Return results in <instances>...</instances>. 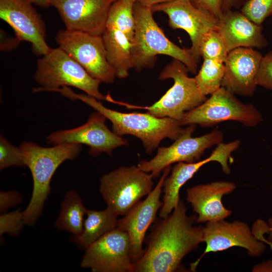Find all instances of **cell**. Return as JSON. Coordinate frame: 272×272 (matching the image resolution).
I'll return each mask as SVG.
<instances>
[{"label":"cell","mask_w":272,"mask_h":272,"mask_svg":"<svg viewBox=\"0 0 272 272\" xmlns=\"http://www.w3.org/2000/svg\"><path fill=\"white\" fill-rule=\"evenodd\" d=\"M87 209L81 198L74 189L68 191L61 202L58 218L54 223L57 229L71 233L74 238L82 234Z\"/></svg>","instance_id":"obj_24"},{"label":"cell","mask_w":272,"mask_h":272,"mask_svg":"<svg viewBox=\"0 0 272 272\" xmlns=\"http://www.w3.org/2000/svg\"><path fill=\"white\" fill-rule=\"evenodd\" d=\"M224 68L223 61L203 59L200 69L194 77L197 86L203 95H211L221 87Z\"/></svg>","instance_id":"obj_26"},{"label":"cell","mask_w":272,"mask_h":272,"mask_svg":"<svg viewBox=\"0 0 272 272\" xmlns=\"http://www.w3.org/2000/svg\"><path fill=\"white\" fill-rule=\"evenodd\" d=\"M34 79L42 86L34 88V93L71 86L98 100L110 101L111 98L100 92L99 86L101 82L99 80L91 76L59 47L51 48L48 53L38 60Z\"/></svg>","instance_id":"obj_5"},{"label":"cell","mask_w":272,"mask_h":272,"mask_svg":"<svg viewBox=\"0 0 272 272\" xmlns=\"http://www.w3.org/2000/svg\"><path fill=\"white\" fill-rule=\"evenodd\" d=\"M171 169L170 166L163 170L156 187L144 200L140 201L123 218L118 219L116 228L126 232L129 236L133 262L143 254V243L146 232L155 221L156 214L162 206L160 196L164 180Z\"/></svg>","instance_id":"obj_17"},{"label":"cell","mask_w":272,"mask_h":272,"mask_svg":"<svg viewBox=\"0 0 272 272\" xmlns=\"http://www.w3.org/2000/svg\"><path fill=\"white\" fill-rule=\"evenodd\" d=\"M107 60L114 69L116 76L125 78L132 69V42L121 31L105 27L102 34Z\"/></svg>","instance_id":"obj_22"},{"label":"cell","mask_w":272,"mask_h":272,"mask_svg":"<svg viewBox=\"0 0 272 272\" xmlns=\"http://www.w3.org/2000/svg\"><path fill=\"white\" fill-rule=\"evenodd\" d=\"M29 0H0V18L13 29L20 41L31 44L35 54L43 56L51 48L46 41L44 23Z\"/></svg>","instance_id":"obj_15"},{"label":"cell","mask_w":272,"mask_h":272,"mask_svg":"<svg viewBox=\"0 0 272 272\" xmlns=\"http://www.w3.org/2000/svg\"><path fill=\"white\" fill-rule=\"evenodd\" d=\"M263 55L253 48L239 47L230 51L224 61L221 87L243 96L253 95L256 78Z\"/></svg>","instance_id":"obj_19"},{"label":"cell","mask_w":272,"mask_h":272,"mask_svg":"<svg viewBox=\"0 0 272 272\" xmlns=\"http://www.w3.org/2000/svg\"><path fill=\"white\" fill-rule=\"evenodd\" d=\"M240 144L239 140L228 143H221L217 145L208 158L202 160L194 163H177L164 182L163 188L164 195L159 217L164 218L172 212L180 200L179 192L182 186L206 164L212 161L218 162L221 165L224 173L230 174L231 170L229 160L232 162L231 154L238 148Z\"/></svg>","instance_id":"obj_14"},{"label":"cell","mask_w":272,"mask_h":272,"mask_svg":"<svg viewBox=\"0 0 272 272\" xmlns=\"http://www.w3.org/2000/svg\"><path fill=\"white\" fill-rule=\"evenodd\" d=\"M22 201V198L21 195L16 191H1V214L5 213L9 208L19 204Z\"/></svg>","instance_id":"obj_33"},{"label":"cell","mask_w":272,"mask_h":272,"mask_svg":"<svg viewBox=\"0 0 272 272\" xmlns=\"http://www.w3.org/2000/svg\"><path fill=\"white\" fill-rule=\"evenodd\" d=\"M182 62L173 59L160 73L159 79H172L173 86L153 105L145 108L158 117H169L179 121L184 113L197 107L207 99L198 89L194 78Z\"/></svg>","instance_id":"obj_6"},{"label":"cell","mask_w":272,"mask_h":272,"mask_svg":"<svg viewBox=\"0 0 272 272\" xmlns=\"http://www.w3.org/2000/svg\"><path fill=\"white\" fill-rule=\"evenodd\" d=\"M187 210L180 200L170 214L157 223L130 272L185 271L182 259L203 242V227L193 225L197 216H188Z\"/></svg>","instance_id":"obj_1"},{"label":"cell","mask_w":272,"mask_h":272,"mask_svg":"<svg viewBox=\"0 0 272 272\" xmlns=\"http://www.w3.org/2000/svg\"><path fill=\"white\" fill-rule=\"evenodd\" d=\"M266 233L267 234V238H265V239L272 244V216L270 217L266 223L265 226Z\"/></svg>","instance_id":"obj_37"},{"label":"cell","mask_w":272,"mask_h":272,"mask_svg":"<svg viewBox=\"0 0 272 272\" xmlns=\"http://www.w3.org/2000/svg\"><path fill=\"white\" fill-rule=\"evenodd\" d=\"M83 230L73 241L86 249L109 231L116 228L118 216L109 208L103 210H87Z\"/></svg>","instance_id":"obj_23"},{"label":"cell","mask_w":272,"mask_h":272,"mask_svg":"<svg viewBox=\"0 0 272 272\" xmlns=\"http://www.w3.org/2000/svg\"><path fill=\"white\" fill-rule=\"evenodd\" d=\"M135 0H116L110 7L106 27L117 29L132 42L135 29L133 8Z\"/></svg>","instance_id":"obj_25"},{"label":"cell","mask_w":272,"mask_h":272,"mask_svg":"<svg viewBox=\"0 0 272 272\" xmlns=\"http://www.w3.org/2000/svg\"><path fill=\"white\" fill-rule=\"evenodd\" d=\"M236 121L254 127L263 120L261 113L252 104H245L221 87L202 104L184 113L179 121L181 126H214L225 121Z\"/></svg>","instance_id":"obj_7"},{"label":"cell","mask_w":272,"mask_h":272,"mask_svg":"<svg viewBox=\"0 0 272 272\" xmlns=\"http://www.w3.org/2000/svg\"><path fill=\"white\" fill-rule=\"evenodd\" d=\"M106 118L100 112L92 113L83 125L71 129L51 133L47 143L54 146L72 144L89 147L88 153L93 157L105 153L111 155L117 147L128 145L127 140L111 131L106 125Z\"/></svg>","instance_id":"obj_13"},{"label":"cell","mask_w":272,"mask_h":272,"mask_svg":"<svg viewBox=\"0 0 272 272\" xmlns=\"http://www.w3.org/2000/svg\"><path fill=\"white\" fill-rule=\"evenodd\" d=\"M153 13L162 12L168 17L169 25L173 29H182L188 34L191 45L189 50L198 62V46L202 36L218 28V19L208 12L196 7L191 0H173L151 8Z\"/></svg>","instance_id":"obj_16"},{"label":"cell","mask_w":272,"mask_h":272,"mask_svg":"<svg viewBox=\"0 0 272 272\" xmlns=\"http://www.w3.org/2000/svg\"><path fill=\"white\" fill-rule=\"evenodd\" d=\"M172 1L173 0H135V2L142 6L151 8L155 5L165 3Z\"/></svg>","instance_id":"obj_36"},{"label":"cell","mask_w":272,"mask_h":272,"mask_svg":"<svg viewBox=\"0 0 272 272\" xmlns=\"http://www.w3.org/2000/svg\"><path fill=\"white\" fill-rule=\"evenodd\" d=\"M217 30L223 38L229 52L239 47L260 49L268 44L262 25L250 20L240 11L224 12L218 19Z\"/></svg>","instance_id":"obj_21"},{"label":"cell","mask_w":272,"mask_h":272,"mask_svg":"<svg viewBox=\"0 0 272 272\" xmlns=\"http://www.w3.org/2000/svg\"><path fill=\"white\" fill-rule=\"evenodd\" d=\"M13 166H25L22 152L19 147L14 146L1 135L0 169L2 170Z\"/></svg>","instance_id":"obj_29"},{"label":"cell","mask_w":272,"mask_h":272,"mask_svg":"<svg viewBox=\"0 0 272 272\" xmlns=\"http://www.w3.org/2000/svg\"><path fill=\"white\" fill-rule=\"evenodd\" d=\"M198 52L203 59L217 60L224 62L229 51L221 34L217 30H212L201 37Z\"/></svg>","instance_id":"obj_27"},{"label":"cell","mask_w":272,"mask_h":272,"mask_svg":"<svg viewBox=\"0 0 272 272\" xmlns=\"http://www.w3.org/2000/svg\"><path fill=\"white\" fill-rule=\"evenodd\" d=\"M134 35L132 42V69L142 70L152 67L158 55H165L177 59L196 74L198 62L189 48H181L171 41L155 21L151 8L135 3Z\"/></svg>","instance_id":"obj_4"},{"label":"cell","mask_w":272,"mask_h":272,"mask_svg":"<svg viewBox=\"0 0 272 272\" xmlns=\"http://www.w3.org/2000/svg\"><path fill=\"white\" fill-rule=\"evenodd\" d=\"M62 96L78 99L89 105L109 120L113 131L118 135L130 134L139 139L147 153H152L165 138L175 140L181 133L178 120L169 117H158L147 113H124L109 109L98 99L88 95L77 94L67 87L58 90Z\"/></svg>","instance_id":"obj_2"},{"label":"cell","mask_w":272,"mask_h":272,"mask_svg":"<svg viewBox=\"0 0 272 272\" xmlns=\"http://www.w3.org/2000/svg\"><path fill=\"white\" fill-rule=\"evenodd\" d=\"M236 188L233 182L216 181L187 188L186 200L197 215L196 222L220 221L230 216L232 212L224 207L222 197L232 193Z\"/></svg>","instance_id":"obj_20"},{"label":"cell","mask_w":272,"mask_h":272,"mask_svg":"<svg viewBox=\"0 0 272 272\" xmlns=\"http://www.w3.org/2000/svg\"><path fill=\"white\" fill-rule=\"evenodd\" d=\"M256 82L257 86L272 91V50L263 56Z\"/></svg>","instance_id":"obj_31"},{"label":"cell","mask_w":272,"mask_h":272,"mask_svg":"<svg viewBox=\"0 0 272 272\" xmlns=\"http://www.w3.org/2000/svg\"><path fill=\"white\" fill-rule=\"evenodd\" d=\"M116 0H53L65 29L102 35L111 6Z\"/></svg>","instance_id":"obj_18"},{"label":"cell","mask_w":272,"mask_h":272,"mask_svg":"<svg viewBox=\"0 0 272 272\" xmlns=\"http://www.w3.org/2000/svg\"><path fill=\"white\" fill-rule=\"evenodd\" d=\"M247 0H223L222 9L223 12L237 9L244 4Z\"/></svg>","instance_id":"obj_34"},{"label":"cell","mask_w":272,"mask_h":272,"mask_svg":"<svg viewBox=\"0 0 272 272\" xmlns=\"http://www.w3.org/2000/svg\"><path fill=\"white\" fill-rule=\"evenodd\" d=\"M55 40L59 47L79 63L93 78L112 83L115 72L109 64L101 35L60 30Z\"/></svg>","instance_id":"obj_10"},{"label":"cell","mask_w":272,"mask_h":272,"mask_svg":"<svg viewBox=\"0 0 272 272\" xmlns=\"http://www.w3.org/2000/svg\"><path fill=\"white\" fill-rule=\"evenodd\" d=\"M24 225L23 213L19 209L9 213L1 214V237L6 233L13 236L18 235Z\"/></svg>","instance_id":"obj_30"},{"label":"cell","mask_w":272,"mask_h":272,"mask_svg":"<svg viewBox=\"0 0 272 272\" xmlns=\"http://www.w3.org/2000/svg\"><path fill=\"white\" fill-rule=\"evenodd\" d=\"M153 178L138 166H122L102 176L99 190L107 207L124 216L152 191Z\"/></svg>","instance_id":"obj_8"},{"label":"cell","mask_w":272,"mask_h":272,"mask_svg":"<svg viewBox=\"0 0 272 272\" xmlns=\"http://www.w3.org/2000/svg\"><path fill=\"white\" fill-rule=\"evenodd\" d=\"M203 242L206 244L205 251L199 258L190 264L191 271L195 270L201 258L210 252L240 247L245 249L250 256L255 257L262 255L266 249V244L254 235L248 225L238 220L207 222L203 227Z\"/></svg>","instance_id":"obj_12"},{"label":"cell","mask_w":272,"mask_h":272,"mask_svg":"<svg viewBox=\"0 0 272 272\" xmlns=\"http://www.w3.org/2000/svg\"><path fill=\"white\" fill-rule=\"evenodd\" d=\"M19 148L25 166L29 168L33 178L31 198L23 212L25 224L33 226L42 213L44 202L51 189V180L55 171L65 161L77 157L82 146L65 144L45 148L31 142H24Z\"/></svg>","instance_id":"obj_3"},{"label":"cell","mask_w":272,"mask_h":272,"mask_svg":"<svg viewBox=\"0 0 272 272\" xmlns=\"http://www.w3.org/2000/svg\"><path fill=\"white\" fill-rule=\"evenodd\" d=\"M254 234L258 239L263 241L266 244H268L272 250V244L265 239L264 235L263 233L260 231H255L254 232Z\"/></svg>","instance_id":"obj_39"},{"label":"cell","mask_w":272,"mask_h":272,"mask_svg":"<svg viewBox=\"0 0 272 272\" xmlns=\"http://www.w3.org/2000/svg\"><path fill=\"white\" fill-rule=\"evenodd\" d=\"M253 272H272V261H263L253 267Z\"/></svg>","instance_id":"obj_35"},{"label":"cell","mask_w":272,"mask_h":272,"mask_svg":"<svg viewBox=\"0 0 272 272\" xmlns=\"http://www.w3.org/2000/svg\"><path fill=\"white\" fill-rule=\"evenodd\" d=\"M195 127V124L188 125L171 145L159 147L156 155L149 161L140 162L139 167L150 173L153 178L157 177L172 164L198 161L207 149L222 143L223 133L217 129L200 137H192Z\"/></svg>","instance_id":"obj_9"},{"label":"cell","mask_w":272,"mask_h":272,"mask_svg":"<svg viewBox=\"0 0 272 272\" xmlns=\"http://www.w3.org/2000/svg\"><path fill=\"white\" fill-rule=\"evenodd\" d=\"M197 8L205 10L218 19L223 15V0H191Z\"/></svg>","instance_id":"obj_32"},{"label":"cell","mask_w":272,"mask_h":272,"mask_svg":"<svg viewBox=\"0 0 272 272\" xmlns=\"http://www.w3.org/2000/svg\"><path fill=\"white\" fill-rule=\"evenodd\" d=\"M240 11L253 22L261 25L272 15V0H247Z\"/></svg>","instance_id":"obj_28"},{"label":"cell","mask_w":272,"mask_h":272,"mask_svg":"<svg viewBox=\"0 0 272 272\" xmlns=\"http://www.w3.org/2000/svg\"><path fill=\"white\" fill-rule=\"evenodd\" d=\"M133 263L127 233L115 228L86 249L81 266L93 272H130Z\"/></svg>","instance_id":"obj_11"},{"label":"cell","mask_w":272,"mask_h":272,"mask_svg":"<svg viewBox=\"0 0 272 272\" xmlns=\"http://www.w3.org/2000/svg\"><path fill=\"white\" fill-rule=\"evenodd\" d=\"M33 4L41 8H47L51 6L53 0H29Z\"/></svg>","instance_id":"obj_38"}]
</instances>
